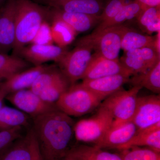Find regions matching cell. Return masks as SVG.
Returning a JSON list of instances; mask_svg holds the SVG:
<instances>
[{
    "mask_svg": "<svg viewBox=\"0 0 160 160\" xmlns=\"http://www.w3.org/2000/svg\"><path fill=\"white\" fill-rule=\"evenodd\" d=\"M74 121L58 108L33 118V129L44 160H62L74 134Z\"/></svg>",
    "mask_w": 160,
    "mask_h": 160,
    "instance_id": "1",
    "label": "cell"
},
{
    "mask_svg": "<svg viewBox=\"0 0 160 160\" xmlns=\"http://www.w3.org/2000/svg\"><path fill=\"white\" fill-rule=\"evenodd\" d=\"M49 14V9L31 0H17L15 42L12 49L13 55L18 56L21 49L31 44Z\"/></svg>",
    "mask_w": 160,
    "mask_h": 160,
    "instance_id": "2",
    "label": "cell"
},
{
    "mask_svg": "<svg viewBox=\"0 0 160 160\" xmlns=\"http://www.w3.org/2000/svg\"><path fill=\"white\" fill-rule=\"evenodd\" d=\"M103 100L81 83L70 85L55 103L58 109L69 116H82L99 106Z\"/></svg>",
    "mask_w": 160,
    "mask_h": 160,
    "instance_id": "3",
    "label": "cell"
},
{
    "mask_svg": "<svg viewBox=\"0 0 160 160\" xmlns=\"http://www.w3.org/2000/svg\"><path fill=\"white\" fill-rule=\"evenodd\" d=\"M142 88L139 86H133L127 90L122 88L102 102L100 106L108 110L113 118L112 128L132 122L136 108L138 94Z\"/></svg>",
    "mask_w": 160,
    "mask_h": 160,
    "instance_id": "4",
    "label": "cell"
},
{
    "mask_svg": "<svg viewBox=\"0 0 160 160\" xmlns=\"http://www.w3.org/2000/svg\"><path fill=\"white\" fill-rule=\"evenodd\" d=\"M123 25L93 30L91 34L81 38L77 44L91 47L95 53L109 59L119 60Z\"/></svg>",
    "mask_w": 160,
    "mask_h": 160,
    "instance_id": "5",
    "label": "cell"
},
{
    "mask_svg": "<svg viewBox=\"0 0 160 160\" xmlns=\"http://www.w3.org/2000/svg\"><path fill=\"white\" fill-rule=\"evenodd\" d=\"M113 119L108 110L99 106L96 113L89 118L80 120L74 126L76 139L95 143L101 139L112 127Z\"/></svg>",
    "mask_w": 160,
    "mask_h": 160,
    "instance_id": "6",
    "label": "cell"
},
{
    "mask_svg": "<svg viewBox=\"0 0 160 160\" xmlns=\"http://www.w3.org/2000/svg\"><path fill=\"white\" fill-rule=\"evenodd\" d=\"M93 51L86 45L77 44L74 49L67 52L58 64L60 70L69 81L70 85L83 79L88 69Z\"/></svg>",
    "mask_w": 160,
    "mask_h": 160,
    "instance_id": "7",
    "label": "cell"
},
{
    "mask_svg": "<svg viewBox=\"0 0 160 160\" xmlns=\"http://www.w3.org/2000/svg\"><path fill=\"white\" fill-rule=\"evenodd\" d=\"M132 122L141 131L160 122V97L152 95L138 97Z\"/></svg>",
    "mask_w": 160,
    "mask_h": 160,
    "instance_id": "8",
    "label": "cell"
},
{
    "mask_svg": "<svg viewBox=\"0 0 160 160\" xmlns=\"http://www.w3.org/2000/svg\"><path fill=\"white\" fill-rule=\"evenodd\" d=\"M6 98L24 113L35 117L57 109L55 104L43 101L29 89H22L8 94Z\"/></svg>",
    "mask_w": 160,
    "mask_h": 160,
    "instance_id": "9",
    "label": "cell"
},
{
    "mask_svg": "<svg viewBox=\"0 0 160 160\" xmlns=\"http://www.w3.org/2000/svg\"><path fill=\"white\" fill-rule=\"evenodd\" d=\"M17 0H8L0 9V53L8 54L15 42Z\"/></svg>",
    "mask_w": 160,
    "mask_h": 160,
    "instance_id": "10",
    "label": "cell"
},
{
    "mask_svg": "<svg viewBox=\"0 0 160 160\" xmlns=\"http://www.w3.org/2000/svg\"><path fill=\"white\" fill-rule=\"evenodd\" d=\"M68 51L66 47L63 48L53 44H31L21 49L18 56L37 66L51 61L58 63Z\"/></svg>",
    "mask_w": 160,
    "mask_h": 160,
    "instance_id": "11",
    "label": "cell"
},
{
    "mask_svg": "<svg viewBox=\"0 0 160 160\" xmlns=\"http://www.w3.org/2000/svg\"><path fill=\"white\" fill-rule=\"evenodd\" d=\"M131 76L119 74L92 80H83L82 85L104 100L129 82Z\"/></svg>",
    "mask_w": 160,
    "mask_h": 160,
    "instance_id": "12",
    "label": "cell"
},
{
    "mask_svg": "<svg viewBox=\"0 0 160 160\" xmlns=\"http://www.w3.org/2000/svg\"><path fill=\"white\" fill-rule=\"evenodd\" d=\"M119 74H132L119 60L109 59L92 54L91 62L82 80H92Z\"/></svg>",
    "mask_w": 160,
    "mask_h": 160,
    "instance_id": "13",
    "label": "cell"
},
{
    "mask_svg": "<svg viewBox=\"0 0 160 160\" xmlns=\"http://www.w3.org/2000/svg\"><path fill=\"white\" fill-rule=\"evenodd\" d=\"M50 14L52 19L62 20L68 24L77 34L89 31L100 24V17L69 12L52 7Z\"/></svg>",
    "mask_w": 160,
    "mask_h": 160,
    "instance_id": "14",
    "label": "cell"
},
{
    "mask_svg": "<svg viewBox=\"0 0 160 160\" xmlns=\"http://www.w3.org/2000/svg\"><path fill=\"white\" fill-rule=\"evenodd\" d=\"M49 67L42 65L25 69L5 80L4 82L0 83V86L8 95L30 88L38 77Z\"/></svg>",
    "mask_w": 160,
    "mask_h": 160,
    "instance_id": "15",
    "label": "cell"
},
{
    "mask_svg": "<svg viewBox=\"0 0 160 160\" xmlns=\"http://www.w3.org/2000/svg\"><path fill=\"white\" fill-rule=\"evenodd\" d=\"M146 146L160 152V122L148 128L137 132L128 142L116 147L118 150H126L134 147Z\"/></svg>",
    "mask_w": 160,
    "mask_h": 160,
    "instance_id": "16",
    "label": "cell"
},
{
    "mask_svg": "<svg viewBox=\"0 0 160 160\" xmlns=\"http://www.w3.org/2000/svg\"><path fill=\"white\" fill-rule=\"evenodd\" d=\"M106 2V0H56L50 5L63 11L100 17Z\"/></svg>",
    "mask_w": 160,
    "mask_h": 160,
    "instance_id": "17",
    "label": "cell"
},
{
    "mask_svg": "<svg viewBox=\"0 0 160 160\" xmlns=\"http://www.w3.org/2000/svg\"><path fill=\"white\" fill-rule=\"evenodd\" d=\"M137 129L132 122L111 128L101 139L94 143L100 148H115L128 142L136 133Z\"/></svg>",
    "mask_w": 160,
    "mask_h": 160,
    "instance_id": "18",
    "label": "cell"
},
{
    "mask_svg": "<svg viewBox=\"0 0 160 160\" xmlns=\"http://www.w3.org/2000/svg\"><path fill=\"white\" fill-rule=\"evenodd\" d=\"M66 156L72 160H122L120 155L104 151L96 146H75L69 149Z\"/></svg>",
    "mask_w": 160,
    "mask_h": 160,
    "instance_id": "19",
    "label": "cell"
},
{
    "mask_svg": "<svg viewBox=\"0 0 160 160\" xmlns=\"http://www.w3.org/2000/svg\"><path fill=\"white\" fill-rule=\"evenodd\" d=\"M155 36L141 33L132 28L123 26L121 38V49L125 52L143 47L154 48Z\"/></svg>",
    "mask_w": 160,
    "mask_h": 160,
    "instance_id": "20",
    "label": "cell"
},
{
    "mask_svg": "<svg viewBox=\"0 0 160 160\" xmlns=\"http://www.w3.org/2000/svg\"><path fill=\"white\" fill-rule=\"evenodd\" d=\"M146 8L137 0H130L123 6L113 18L108 22L100 23L94 30H99L110 26H119L129 21L136 20Z\"/></svg>",
    "mask_w": 160,
    "mask_h": 160,
    "instance_id": "21",
    "label": "cell"
},
{
    "mask_svg": "<svg viewBox=\"0 0 160 160\" xmlns=\"http://www.w3.org/2000/svg\"><path fill=\"white\" fill-rule=\"evenodd\" d=\"M129 82L133 86H139L155 93L160 92V60L153 67L143 73L132 76Z\"/></svg>",
    "mask_w": 160,
    "mask_h": 160,
    "instance_id": "22",
    "label": "cell"
},
{
    "mask_svg": "<svg viewBox=\"0 0 160 160\" xmlns=\"http://www.w3.org/2000/svg\"><path fill=\"white\" fill-rule=\"evenodd\" d=\"M29 121L28 115L18 109L4 106L0 109V131L26 126Z\"/></svg>",
    "mask_w": 160,
    "mask_h": 160,
    "instance_id": "23",
    "label": "cell"
},
{
    "mask_svg": "<svg viewBox=\"0 0 160 160\" xmlns=\"http://www.w3.org/2000/svg\"><path fill=\"white\" fill-rule=\"evenodd\" d=\"M28 62L18 56L0 53V78L5 80L26 69L30 66Z\"/></svg>",
    "mask_w": 160,
    "mask_h": 160,
    "instance_id": "24",
    "label": "cell"
},
{
    "mask_svg": "<svg viewBox=\"0 0 160 160\" xmlns=\"http://www.w3.org/2000/svg\"><path fill=\"white\" fill-rule=\"evenodd\" d=\"M0 160H31L28 135L20 138L0 152Z\"/></svg>",
    "mask_w": 160,
    "mask_h": 160,
    "instance_id": "25",
    "label": "cell"
},
{
    "mask_svg": "<svg viewBox=\"0 0 160 160\" xmlns=\"http://www.w3.org/2000/svg\"><path fill=\"white\" fill-rule=\"evenodd\" d=\"M51 29L53 42L63 48L71 44L78 35L68 24L57 19H52Z\"/></svg>",
    "mask_w": 160,
    "mask_h": 160,
    "instance_id": "26",
    "label": "cell"
},
{
    "mask_svg": "<svg viewBox=\"0 0 160 160\" xmlns=\"http://www.w3.org/2000/svg\"><path fill=\"white\" fill-rule=\"evenodd\" d=\"M65 76L61 70L50 66L38 77L29 89L39 95L45 89Z\"/></svg>",
    "mask_w": 160,
    "mask_h": 160,
    "instance_id": "27",
    "label": "cell"
},
{
    "mask_svg": "<svg viewBox=\"0 0 160 160\" xmlns=\"http://www.w3.org/2000/svg\"><path fill=\"white\" fill-rule=\"evenodd\" d=\"M69 85L70 83L65 76L45 89L38 96L45 102L55 104L62 95L69 88Z\"/></svg>",
    "mask_w": 160,
    "mask_h": 160,
    "instance_id": "28",
    "label": "cell"
},
{
    "mask_svg": "<svg viewBox=\"0 0 160 160\" xmlns=\"http://www.w3.org/2000/svg\"><path fill=\"white\" fill-rule=\"evenodd\" d=\"M122 151V160H160V152L149 148L134 147Z\"/></svg>",
    "mask_w": 160,
    "mask_h": 160,
    "instance_id": "29",
    "label": "cell"
},
{
    "mask_svg": "<svg viewBox=\"0 0 160 160\" xmlns=\"http://www.w3.org/2000/svg\"><path fill=\"white\" fill-rule=\"evenodd\" d=\"M124 55L133 57L142 60L151 68L160 60V55L158 53L154 47H143L125 52Z\"/></svg>",
    "mask_w": 160,
    "mask_h": 160,
    "instance_id": "30",
    "label": "cell"
},
{
    "mask_svg": "<svg viewBox=\"0 0 160 160\" xmlns=\"http://www.w3.org/2000/svg\"><path fill=\"white\" fill-rule=\"evenodd\" d=\"M130 0H106L102 14L100 23L105 22L113 18L123 6Z\"/></svg>",
    "mask_w": 160,
    "mask_h": 160,
    "instance_id": "31",
    "label": "cell"
},
{
    "mask_svg": "<svg viewBox=\"0 0 160 160\" xmlns=\"http://www.w3.org/2000/svg\"><path fill=\"white\" fill-rule=\"evenodd\" d=\"M160 20V6L146 8L136 19L142 31L147 26Z\"/></svg>",
    "mask_w": 160,
    "mask_h": 160,
    "instance_id": "32",
    "label": "cell"
},
{
    "mask_svg": "<svg viewBox=\"0 0 160 160\" xmlns=\"http://www.w3.org/2000/svg\"><path fill=\"white\" fill-rule=\"evenodd\" d=\"M22 128V127H18L9 130L0 131V152L21 138Z\"/></svg>",
    "mask_w": 160,
    "mask_h": 160,
    "instance_id": "33",
    "label": "cell"
},
{
    "mask_svg": "<svg viewBox=\"0 0 160 160\" xmlns=\"http://www.w3.org/2000/svg\"><path fill=\"white\" fill-rule=\"evenodd\" d=\"M53 43L51 25L46 20L42 24L31 44L50 45Z\"/></svg>",
    "mask_w": 160,
    "mask_h": 160,
    "instance_id": "34",
    "label": "cell"
},
{
    "mask_svg": "<svg viewBox=\"0 0 160 160\" xmlns=\"http://www.w3.org/2000/svg\"><path fill=\"white\" fill-rule=\"evenodd\" d=\"M27 135L30 145L31 160H44L32 129L28 132Z\"/></svg>",
    "mask_w": 160,
    "mask_h": 160,
    "instance_id": "35",
    "label": "cell"
},
{
    "mask_svg": "<svg viewBox=\"0 0 160 160\" xmlns=\"http://www.w3.org/2000/svg\"><path fill=\"white\" fill-rule=\"evenodd\" d=\"M146 8L160 6V0H137Z\"/></svg>",
    "mask_w": 160,
    "mask_h": 160,
    "instance_id": "36",
    "label": "cell"
},
{
    "mask_svg": "<svg viewBox=\"0 0 160 160\" xmlns=\"http://www.w3.org/2000/svg\"><path fill=\"white\" fill-rule=\"evenodd\" d=\"M154 48L158 53L160 55V31L155 36L154 41Z\"/></svg>",
    "mask_w": 160,
    "mask_h": 160,
    "instance_id": "37",
    "label": "cell"
},
{
    "mask_svg": "<svg viewBox=\"0 0 160 160\" xmlns=\"http://www.w3.org/2000/svg\"><path fill=\"white\" fill-rule=\"evenodd\" d=\"M8 95L6 91L0 86V109L4 106V100Z\"/></svg>",
    "mask_w": 160,
    "mask_h": 160,
    "instance_id": "38",
    "label": "cell"
},
{
    "mask_svg": "<svg viewBox=\"0 0 160 160\" xmlns=\"http://www.w3.org/2000/svg\"><path fill=\"white\" fill-rule=\"evenodd\" d=\"M8 0H0V9L3 6Z\"/></svg>",
    "mask_w": 160,
    "mask_h": 160,
    "instance_id": "39",
    "label": "cell"
},
{
    "mask_svg": "<svg viewBox=\"0 0 160 160\" xmlns=\"http://www.w3.org/2000/svg\"><path fill=\"white\" fill-rule=\"evenodd\" d=\"M62 160H72L71 159V158H69V157L67 156H66V157H65V158H64V159Z\"/></svg>",
    "mask_w": 160,
    "mask_h": 160,
    "instance_id": "40",
    "label": "cell"
},
{
    "mask_svg": "<svg viewBox=\"0 0 160 160\" xmlns=\"http://www.w3.org/2000/svg\"><path fill=\"white\" fill-rule=\"evenodd\" d=\"M46 1H48L50 4H51V3L53 2H55L56 0H46Z\"/></svg>",
    "mask_w": 160,
    "mask_h": 160,
    "instance_id": "41",
    "label": "cell"
},
{
    "mask_svg": "<svg viewBox=\"0 0 160 160\" xmlns=\"http://www.w3.org/2000/svg\"><path fill=\"white\" fill-rule=\"evenodd\" d=\"M2 78H0V83H1V81H2Z\"/></svg>",
    "mask_w": 160,
    "mask_h": 160,
    "instance_id": "42",
    "label": "cell"
}]
</instances>
